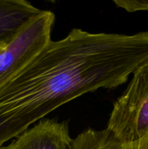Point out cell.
<instances>
[{
    "mask_svg": "<svg viewBox=\"0 0 148 149\" xmlns=\"http://www.w3.org/2000/svg\"><path fill=\"white\" fill-rule=\"evenodd\" d=\"M148 63V31L131 35L73 29L51 40L0 87V149L77 97L122 85Z\"/></svg>",
    "mask_w": 148,
    "mask_h": 149,
    "instance_id": "6da1fadb",
    "label": "cell"
},
{
    "mask_svg": "<svg viewBox=\"0 0 148 149\" xmlns=\"http://www.w3.org/2000/svg\"><path fill=\"white\" fill-rule=\"evenodd\" d=\"M113 103L107 129L124 143L148 135V63L136 70Z\"/></svg>",
    "mask_w": 148,
    "mask_h": 149,
    "instance_id": "7a4b0ae2",
    "label": "cell"
},
{
    "mask_svg": "<svg viewBox=\"0 0 148 149\" xmlns=\"http://www.w3.org/2000/svg\"><path fill=\"white\" fill-rule=\"evenodd\" d=\"M55 15L41 13L28 23L0 52V87L27 65L50 42Z\"/></svg>",
    "mask_w": 148,
    "mask_h": 149,
    "instance_id": "3957f363",
    "label": "cell"
},
{
    "mask_svg": "<svg viewBox=\"0 0 148 149\" xmlns=\"http://www.w3.org/2000/svg\"><path fill=\"white\" fill-rule=\"evenodd\" d=\"M72 140L67 122L44 118L1 149H68Z\"/></svg>",
    "mask_w": 148,
    "mask_h": 149,
    "instance_id": "277c9868",
    "label": "cell"
},
{
    "mask_svg": "<svg viewBox=\"0 0 148 149\" xmlns=\"http://www.w3.org/2000/svg\"><path fill=\"white\" fill-rule=\"evenodd\" d=\"M41 11L25 0H0V45L10 43Z\"/></svg>",
    "mask_w": 148,
    "mask_h": 149,
    "instance_id": "5b68a950",
    "label": "cell"
},
{
    "mask_svg": "<svg viewBox=\"0 0 148 149\" xmlns=\"http://www.w3.org/2000/svg\"><path fill=\"white\" fill-rule=\"evenodd\" d=\"M68 149H126L125 143L111 131L88 129L72 140Z\"/></svg>",
    "mask_w": 148,
    "mask_h": 149,
    "instance_id": "8992f818",
    "label": "cell"
},
{
    "mask_svg": "<svg viewBox=\"0 0 148 149\" xmlns=\"http://www.w3.org/2000/svg\"><path fill=\"white\" fill-rule=\"evenodd\" d=\"M113 3L128 13L148 11V0H114Z\"/></svg>",
    "mask_w": 148,
    "mask_h": 149,
    "instance_id": "52a82bcc",
    "label": "cell"
},
{
    "mask_svg": "<svg viewBox=\"0 0 148 149\" xmlns=\"http://www.w3.org/2000/svg\"><path fill=\"white\" fill-rule=\"evenodd\" d=\"M126 149H148V135L135 142L125 143Z\"/></svg>",
    "mask_w": 148,
    "mask_h": 149,
    "instance_id": "ba28073f",
    "label": "cell"
},
{
    "mask_svg": "<svg viewBox=\"0 0 148 149\" xmlns=\"http://www.w3.org/2000/svg\"><path fill=\"white\" fill-rule=\"evenodd\" d=\"M4 46H1V45H0V52H1V51L2 50V49H4Z\"/></svg>",
    "mask_w": 148,
    "mask_h": 149,
    "instance_id": "9c48e42d",
    "label": "cell"
}]
</instances>
